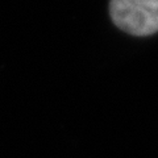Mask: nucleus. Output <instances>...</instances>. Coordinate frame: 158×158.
<instances>
[{
    "label": "nucleus",
    "instance_id": "f257e3e1",
    "mask_svg": "<svg viewBox=\"0 0 158 158\" xmlns=\"http://www.w3.org/2000/svg\"><path fill=\"white\" fill-rule=\"evenodd\" d=\"M110 15L117 28L132 36L158 32V0H111Z\"/></svg>",
    "mask_w": 158,
    "mask_h": 158
}]
</instances>
